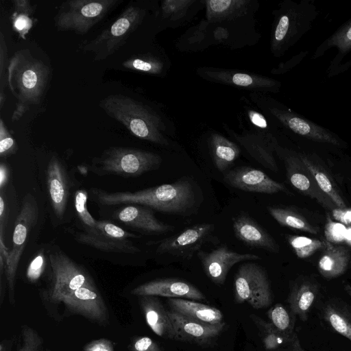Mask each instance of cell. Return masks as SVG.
Returning a JSON list of instances; mask_svg holds the SVG:
<instances>
[{"label":"cell","instance_id":"obj_24","mask_svg":"<svg viewBox=\"0 0 351 351\" xmlns=\"http://www.w3.org/2000/svg\"><path fill=\"white\" fill-rule=\"evenodd\" d=\"M138 298L145 321L152 331L164 339L175 340V332L168 311L158 298L152 295Z\"/></svg>","mask_w":351,"mask_h":351},{"label":"cell","instance_id":"obj_56","mask_svg":"<svg viewBox=\"0 0 351 351\" xmlns=\"http://www.w3.org/2000/svg\"><path fill=\"white\" fill-rule=\"evenodd\" d=\"M344 287H345L346 291L349 295V296L351 298V286L347 284V285H345Z\"/></svg>","mask_w":351,"mask_h":351},{"label":"cell","instance_id":"obj_8","mask_svg":"<svg viewBox=\"0 0 351 351\" xmlns=\"http://www.w3.org/2000/svg\"><path fill=\"white\" fill-rule=\"evenodd\" d=\"M120 2L119 0H70L64 1L56 16L59 31L85 34Z\"/></svg>","mask_w":351,"mask_h":351},{"label":"cell","instance_id":"obj_43","mask_svg":"<svg viewBox=\"0 0 351 351\" xmlns=\"http://www.w3.org/2000/svg\"><path fill=\"white\" fill-rule=\"evenodd\" d=\"M347 228L341 223L333 222L329 219L325 228L326 239L332 242H341L345 240Z\"/></svg>","mask_w":351,"mask_h":351},{"label":"cell","instance_id":"obj_16","mask_svg":"<svg viewBox=\"0 0 351 351\" xmlns=\"http://www.w3.org/2000/svg\"><path fill=\"white\" fill-rule=\"evenodd\" d=\"M224 182L235 189L254 193L274 194L291 193L282 184L272 180L263 171L252 167L241 166L227 172Z\"/></svg>","mask_w":351,"mask_h":351},{"label":"cell","instance_id":"obj_44","mask_svg":"<svg viewBox=\"0 0 351 351\" xmlns=\"http://www.w3.org/2000/svg\"><path fill=\"white\" fill-rule=\"evenodd\" d=\"M130 351H162L160 346L148 337H137L130 344Z\"/></svg>","mask_w":351,"mask_h":351},{"label":"cell","instance_id":"obj_2","mask_svg":"<svg viewBox=\"0 0 351 351\" xmlns=\"http://www.w3.org/2000/svg\"><path fill=\"white\" fill-rule=\"evenodd\" d=\"M50 74L49 67L28 49L14 53L8 66V84L16 99L12 121H18L32 106L39 104Z\"/></svg>","mask_w":351,"mask_h":351},{"label":"cell","instance_id":"obj_3","mask_svg":"<svg viewBox=\"0 0 351 351\" xmlns=\"http://www.w3.org/2000/svg\"><path fill=\"white\" fill-rule=\"evenodd\" d=\"M99 106L134 136L160 145H169L162 132L165 130L162 120L143 104L127 96L112 95L101 100Z\"/></svg>","mask_w":351,"mask_h":351},{"label":"cell","instance_id":"obj_40","mask_svg":"<svg viewBox=\"0 0 351 351\" xmlns=\"http://www.w3.org/2000/svg\"><path fill=\"white\" fill-rule=\"evenodd\" d=\"M48 254L45 249L40 250L29 262L27 270L26 278L31 283H36L45 272L48 265Z\"/></svg>","mask_w":351,"mask_h":351},{"label":"cell","instance_id":"obj_46","mask_svg":"<svg viewBox=\"0 0 351 351\" xmlns=\"http://www.w3.org/2000/svg\"><path fill=\"white\" fill-rule=\"evenodd\" d=\"M84 351H114V344L110 339L101 338L86 343Z\"/></svg>","mask_w":351,"mask_h":351},{"label":"cell","instance_id":"obj_6","mask_svg":"<svg viewBox=\"0 0 351 351\" xmlns=\"http://www.w3.org/2000/svg\"><path fill=\"white\" fill-rule=\"evenodd\" d=\"M161 163L162 158L157 154L138 149L112 147L95 158L88 167L93 173L99 176L135 178L158 169Z\"/></svg>","mask_w":351,"mask_h":351},{"label":"cell","instance_id":"obj_9","mask_svg":"<svg viewBox=\"0 0 351 351\" xmlns=\"http://www.w3.org/2000/svg\"><path fill=\"white\" fill-rule=\"evenodd\" d=\"M145 13L139 6L129 5L108 28L92 40L84 43L82 50L93 53L95 61L106 59L125 43L131 33L141 24Z\"/></svg>","mask_w":351,"mask_h":351},{"label":"cell","instance_id":"obj_41","mask_svg":"<svg viewBox=\"0 0 351 351\" xmlns=\"http://www.w3.org/2000/svg\"><path fill=\"white\" fill-rule=\"evenodd\" d=\"M194 3L193 0H166L162 2L163 16L172 20L178 19L184 15L189 6Z\"/></svg>","mask_w":351,"mask_h":351},{"label":"cell","instance_id":"obj_47","mask_svg":"<svg viewBox=\"0 0 351 351\" xmlns=\"http://www.w3.org/2000/svg\"><path fill=\"white\" fill-rule=\"evenodd\" d=\"M308 53V51H307L300 52L289 61L281 64L277 69H274L271 73L275 74H281L289 71L293 67L298 64L307 56Z\"/></svg>","mask_w":351,"mask_h":351},{"label":"cell","instance_id":"obj_21","mask_svg":"<svg viewBox=\"0 0 351 351\" xmlns=\"http://www.w3.org/2000/svg\"><path fill=\"white\" fill-rule=\"evenodd\" d=\"M230 134L256 162L271 171H278L274 153L278 145L271 134L259 132H244L240 134L231 132Z\"/></svg>","mask_w":351,"mask_h":351},{"label":"cell","instance_id":"obj_20","mask_svg":"<svg viewBox=\"0 0 351 351\" xmlns=\"http://www.w3.org/2000/svg\"><path fill=\"white\" fill-rule=\"evenodd\" d=\"M130 293L138 297L152 295L192 300L206 299L203 293L196 287L176 278H161L149 281L134 287Z\"/></svg>","mask_w":351,"mask_h":351},{"label":"cell","instance_id":"obj_15","mask_svg":"<svg viewBox=\"0 0 351 351\" xmlns=\"http://www.w3.org/2000/svg\"><path fill=\"white\" fill-rule=\"evenodd\" d=\"M208 278L216 285H223L230 269L235 264L246 261L259 260L254 254H241L223 245L209 252L200 250L197 253Z\"/></svg>","mask_w":351,"mask_h":351},{"label":"cell","instance_id":"obj_32","mask_svg":"<svg viewBox=\"0 0 351 351\" xmlns=\"http://www.w3.org/2000/svg\"><path fill=\"white\" fill-rule=\"evenodd\" d=\"M324 317L333 330L351 342V311L348 306L330 302L324 307Z\"/></svg>","mask_w":351,"mask_h":351},{"label":"cell","instance_id":"obj_50","mask_svg":"<svg viewBox=\"0 0 351 351\" xmlns=\"http://www.w3.org/2000/svg\"><path fill=\"white\" fill-rule=\"evenodd\" d=\"M247 114L250 119V121L254 125L261 128H267V120L261 113L256 112L254 110H248Z\"/></svg>","mask_w":351,"mask_h":351},{"label":"cell","instance_id":"obj_54","mask_svg":"<svg viewBox=\"0 0 351 351\" xmlns=\"http://www.w3.org/2000/svg\"><path fill=\"white\" fill-rule=\"evenodd\" d=\"M13 341V339H3L0 343V351H10Z\"/></svg>","mask_w":351,"mask_h":351},{"label":"cell","instance_id":"obj_30","mask_svg":"<svg viewBox=\"0 0 351 351\" xmlns=\"http://www.w3.org/2000/svg\"><path fill=\"white\" fill-rule=\"evenodd\" d=\"M326 250L319 258V270L326 278L337 277L347 268L348 254L343 247H333L326 243Z\"/></svg>","mask_w":351,"mask_h":351},{"label":"cell","instance_id":"obj_5","mask_svg":"<svg viewBox=\"0 0 351 351\" xmlns=\"http://www.w3.org/2000/svg\"><path fill=\"white\" fill-rule=\"evenodd\" d=\"M47 254L48 282L41 294L45 302L58 304L64 297L77 289L95 285L88 271L58 246L48 250Z\"/></svg>","mask_w":351,"mask_h":351},{"label":"cell","instance_id":"obj_23","mask_svg":"<svg viewBox=\"0 0 351 351\" xmlns=\"http://www.w3.org/2000/svg\"><path fill=\"white\" fill-rule=\"evenodd\" d=\"M201 75L204 78L229 85L251 89H278L280 83L265 76L219 69H201Z\"/></svg>","mask_w":351,"mask_h":351},{"label":"cell","instance_id":"obj_51","mask_svg":"<svg viewBox=\"0 0 351 351\" xmlns=\"http://www.w3.org/2000/svg\"><path fill=\"white\" fill-rule=\"evenodd\" d=\"M332 213L334 217L341 223L346 224L351 223V210L335 209Z\"/></svg>","mask_w":351,"mask_h":351},{"label":"cell","instance_id":"obj_10","mask_svg":"<svg viewBox=\"0 0 351 351\" xmlns=\"http://www.w3.org/2000/svg\"><path fill=\"white\" fill-rule=\"evenodd\" d=\"M234 300L248 303L255 309L265 308L273 301L270 282L265 269L255 263L240 265L234 278Z\"/></svg>","mask_w":351,"mask_h":351},{"label":"cell","instance_id":"obj_17","mask_svg":"<svg viewBox=\"0 0 351 351\" xmlns=\"http://www.w3.org/2000/svg\"><path fill=\"white\" fill-rule=\"evenodd\" d=\"M175 332V340L203 346L211 342L223 330L225 323L211 324L198 322L173 311H168Z\"/></svg>","mask_w":351,"mask_h":351},{"label":"cell","instance_id":"obj_39","mask_svg":"<svg viewBox=\"0 0 351 351\" xmlns=\"http://www.w3.org/2000/svg\"><path fill=\"white\" fill-rule=\"evenodd\" d=\"M43 343L34 328L24 324L21 327L16 351H42Z\"/></svg>","mask_w":351,"mask_h":351},{"label":"cell","instance_id":"obj_28","mask_svg":"<svg viewBox=\"0 0 351 351\" xmlns=\"http://www.w3.org/2000/svg\"><path fill=\"white\" fill-rule=\"evenodd\" d=\"M209 144L215 165L221 172L228 169L241 153V149L236 143L217 133L212 134Z\"/></svg>","mask_w":351,"mask_h":351},{"label":"cell","instance_id":"obj_33","mask_svg":"<svg viewBox=\"0 0 351 351\" xmlns=\"http://www.w3.org/2000/svg\"><path fill=\"white\" fill-rule=\"evenodd\" d=\"M267 210L270 215L282 226L313 234L317 232V230L302 216L289 208L268 206Z\"/></svg>","mask_w":351,"mask_h":351},{"label":"cell","instance_id":"obj_1","mask_svg":"<svg viewBox=\"0 0 351 351\" xmlns=\"http://www.w3.org/2000/svg\"><path fill=\"white\" fill-rule=\"evenodd\" d=\"M92 200L102 206L136 204L158 212L190 215L197 203V196L193 183L186 178L134 192H108L101 189L89 190Z\"/></svg>","mask_w":351,"mask_h":351},{"label":"cell","instance_id":"obj_52","mask_svg":"<svg viewBox=\"0 0 351 351\" xmlns=\"http://www.w3.org/2000/svg\"><path fill=\"white\" fill-rule=\"evenodd\" d=\"M285 351H306L300 344V340L296 334H293Z\"/></svg>","mask_w":351,"mask_h":351},{"label":"cell","instance_id":"obj_49","mask_svg":"<svg viewBox=\"0 0 351 351\" xmlns=\"http://www.w3.org/2000/svg\"><path fill=\"white\" fill-rule=\"evenodd\" d=\"M7 45L3 33L0 32V77H3L4 68L7 60Z\"/></svg>","mask_w":351,"mask_h":351},{"label":"cell","instance_id":"obj_13","mask_svg":"<svg viewBox=\"0 0 351 351\" xmlns=\"http://www.w3.org/2000/svg\"><path fill=\"white\" fill-rule=\"evenodd\" d=\"M60 304L68 315H80L99 326L109 324L107 306L95 285L77 289L64 297Z\"/></svg>","mask_w":351,"mask_h":351},{"label":"cell","instance_id":"obj_12","mask_svg":"<svg viewBox=\"0 0 351 351\" xmlns=\"http://www.w3.org/2000/svg\"><path fill=\"white\" fill-rule=\"evenodd\" d=\"M213 223H198L189 227L180 234L152 242L158 254H167L180 261H190L202 247L213 239Z\"/></svg>","mask_w":351,"mask_h":351},{"label":"cell","instance_id":"obj_26","mask_svg":"<svg viewBox=\"0 0 351 351\" xmlns=\"http://www.w3.org/2000/svg\"><path fill=\"white\" fill-rule=\"evenodd\" d=\"M167 302L171 311L190 319L211 324L224 322L222 312L213 306L182 298H169Z\"/></svg>","mask_w":351,"mask_h":351},{"label":"cell","instance_id":"obj_34","mask_svg":"<svg viewBox=\"0 0 351 351\" xmlns=\"http://www.w3.org/2000/svg\"><path fill=\"white\" fill-rule=\"evenodd\" d=\"M251 318L260 332L263 344L266 350L274 351L289 342L291 337L280 332L270 322H267L255 315H252Z\"/></svg>","mask_w":351,"mask_h":351},{"label":"cell","instance_id":"obj_45","mask_svg":"<svg viewBox=\"0 0 351 351\" xmlns=\"http://www.w3.org/2000/svg\"><path fill=\"white\" fill-rule=\"evenodd\" d=\"M12 19L14 29L23 38H25V34L33 25L32 19L29 16L16 13H14Z\"/></svg>","mask_w":351,"mask_h":351},{"label":"cell","instance_id":"obj_53","mask_svg":"<svg viewBox=\"0 0 351 351\" xmlns=\"http://www.w3.org/2000/svg\"><path fill=\"white\" fill-rule=\"evenodd\" d=\"M9 180V170L4 162H1L0 165V189L3 191L5 188V185Z\"/></svg>","mask_w":351,"mask_h":351},{"label":"cell","instance_id":"obj_35","mask_svg":"<svg viewBox=\"0 0 351 351\" xmlns=\"http://www.w3.org/2000/svg\"><path fill=\"white\" fill-rule=\"evenodd\" d=\"M269 322L280 332L287 337L293 334L294 319L281 304H276L267 311Z\"/></svg>","mask_w":351,"mask_h":351},{"label":"cell","instance_id":"obj_25","mask_svg":"<svg viewBox=\"0 0 351 351\" xmlns=\"http://www.w3.org/2000/svg\"><path fill=\"white\" fill-rule=\"evenodd\" d=\"M332 47H336L338 53L327 69L329 77H332L334 71L340 65L343 58L351 51V19L341 25L317 48L313 58H319Z\"/></svg>","mask_w":351,"mask_h":351},{"label":"cell","instance_id":"obj_18","mask_svg":"<svg viewBox=\"0 0 351 351\" xmlns=\"http://www.w3.org/2000/svg\"><path fill=\"white\" fill-rule=\"evenodd\" d=\"M112 217L143 234H160L174 230L173 226L159 221L152 208L140 205H123L114 210Z\"/></svg>","mask_w":351,"mask_h":351},{"label":"cell","instance_id":"obj_11","mask_svg":"<svg viewBox=\"0 0 351 351\" xmlns=\"http://www.w3.org/2000/svg\"><path fill=\"white\" fill-rule=\"evenodd\" d=\"M73 236L77 242L106 252L134 254L141 251L132 241L140 238L139 235L108 220H97L95 228L76 231Z\"/></svg>","mask_w":351,"mask_h":351},{"label":"cell","instance_id":"obj_22","mask_svg":"<svg viewBox=\"0 0 351 351\" xmlns=\"http://www.w3.org/2000/svg\"><path fill=\"white\" fill-rule=\"evenodd\" d=\"M232 229L235 237L250 247L273 253L279 252V245L274 239L245 213L232 218Z\"/></svg>","mask_w":351,"mask_h":351},{"label":"cell","instance_id":"obj_55","mask_svg":"<svg viewBox=\"0 0 351 351\" xmlns=\"http://www.w3.org/2000/svg\"><path fill=\"white\" fill-rule=\"evenodd\" d=\"M345 240L349 245H351V228H347L345 235Z\"/></svg>","mask_w":351,"mask_h":351},{"label":"cell","instance_id":"obj_29","mask_svg":"<svg viewBox=\"0 0 351 351\" xmlns=\"http://www.w3.org/2000/svg\"><path fill=\"white\" fill-rule=\"evenodd\" d=\"M317 293V287L311 282H302L294 285L288 297L291 313L301 320L306 321Z\"/></svg>","mask_w":351,"mask_h":351},{"label":"cell","instance_id":"obj_4","mask_svg":"<svg viewBox=\"0 0 351 351\" xmlns=\"http://www.w3.org/2000/svg\"><path fill=\"white\" fill-rule=\"evenodd\" d=\"M319 11L313 0L298 3L283 1L276 12L271 36V51L276 57L282 56L312 27Z\"/></svg>","mask_w":351,"mask_h":351},{"label":"cell","instance_id":"obj_31","mask_svg":"<svg viewBox=\"0 0 351 351\" xmlns=\"http://www.w3.org/2000/svg\"><path fill=\"white\" fill-rule=\"evenodd\" d=\"M301 162L306 169L313 176L320 189L327 195L331 201L339 208H345L346 204L332 184L330 178L319 164L306 154H299Z\"/></svg>","mask_w":351,"mask_h":351},{"label":"cell","instance_id":"obj_48","mask_svg":"<svg viewBox=\"0 0 351 351\" xmlns=\"http://www.w3.org/2000/svg\"><path fill=\"white\" fill-rule=\"evenodd\" d=\"M14 13L29 16L34 12V9L28 0H15L12 1Z\"/></svg>","mask_w":351,"mask_h":351},{"label":"cell","instance_id":"obj_57","mask_svg":"<svg viewBox=\"0 0 351 351\" xmlns=\"http://www.w3.org/2000/svg\"><path fill=\"white\" fill-rule=\"evenodd\" d=\"M46 351H51V350H46Z\"/></svg>","mask_w":351,"mask_h":351},{"label":"cell","instance_id":"obj_36","mask_svg":"<svg viewBox=\"0 0 351 351\" xmlns=\"http://www.w3.org/2000/svg\"><path fill=\"white\" fill-rule=\"evenodd\" d=\"M123 66L127 69L149 74H160L163 69V63L151 56L133 57L124 61Z\"/></svg>","mask_w":351,"mask_h":351},{"label":"cell","instance_id":"obj_37","mask_svg":"<svg viewBox=\"0 0 351 351\" xmlns=\"http://www.w3.org/2000/svg\"><path fill=\"white\" fill-rule=\"evenodd\" d=\"M74 206L77 217L82 226V230L95 228L97 220L93 218L88 210V192L84 189L77 190L74 194Z\"/></svg>","mask_w":351,"mask_h":351},{"label":"cell","instance_id":"obj_7","mask_svg":"<svg viewBox=\"0 0 351 351\" xmlns=\"http://www.w3.org/2000/svg\"><path fill=\"white\" fill-rule=\"evenodd\" d=\"M39 217V207L36 197L31 193L23 198L21 209L14 223L12 247L5 265V278L9 302L15 304V282L19 263L29 234L36 226Z\"/></svg>","mask_w":351,"mask_h":351},{"label":"cell","instance_id":"obj_14","mask_svg":"<svg viewBox=\"0 0 351 351\" xmlns=\"http://www.w3.org/2000/svg\"><path fill=\"white\" fill-rule=\"evenodd\" d=\"M46 186L55 221H62L67 212L71 181L64 162L53 154L46 168Z\"/></svg>","mask_w":351,"mask_h":351},{"label":"cell","instance_id":"obj_42","mask_svg":"<svg viewBox=\"0 0 351 351\" xmlns=\"http://www.w3.org/2000/svg\"><path fill=\"white\" fill-rule=\"evenodd\" d=\"M17 150V144L7 130L3 120L0 119V156L1 158L8 157L14 154Z\"/></svg>","mask_w":351,"mask_h":351},{"label":"cell","instance_id":"obj_27","mask_svg":"<svg viewBox=\"0 0 351 351\" xmlns=\"http://www.w3.org/2000/svg\"><path fill=\"white\" fill-rule=\"evenodd\" d=\"M249 0L206 1V16L210 22L231 20L245 14L250 4Z\"/></svg>","mask_w":351,"mask_h":351},{"label":"cell","instance_id":"obj_19","mask_svg":"<svg viewBox=\"0 0 351 351\" xmlns=\"http://www.w3.org/2000/svg\"><path fill=\"white\" fill-rule=\"evenodd\" d=\"M270 112L283 125L302 137L337 147L343 145L335 133L293 112L278 108H271Z\"/></svg>","mask_w":351,"mask_h":351},{"label":"cell","instance_id":"obj_38","mask_svg":"<svg viewBox=\"0 0 351 351\" xmlns=\"http://www.w3.org/2000/svg\"><path fill=\"white\" fill-rule=\"evenodd\" d=\"M288 242L299 258H306L326 247V243L304 236H289Z\"/></svg>","mask_w":351,"mask_h":351}]
</instances>
